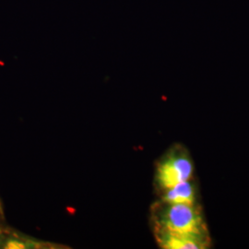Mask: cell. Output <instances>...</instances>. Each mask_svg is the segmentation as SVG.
<instances>
[{
  "label": "cell",
  "instance_id": "cell-1",
  "mask_svg": "<svg viewBox=\"0 0 249 249\" xmlns=\"http://www.w3.org/2000/svg\"><path fill=\"white\" fill-rule=\"evenodd\" d=\"M151 223L160 249H207L213 244L200 205L160 200L152 206Z\"/></svg>",
  "mask_w": 249,
  "mask_h": 249
},
{
  "label": "cell",
  "instance_id": "cell-2",
  "mask_svg": "<svg viewBox=\"0 0 249 249\" xmlns=\"http://www.w3.org/2000/svg\"><path fill=\"white\" fill-rule=\"evenodd\" d=\"M194 162L192 157L181 144L170 148L156 166L155 185L161 193L187 180L193 179Z\"/></svg>",
  "mask_w": 249,
  "mask_h": 249
},
{
  "label": "cell",
  "instance_id": "cell-3",
  "mask_svg": "<svg viewBox=\"0 0 249 249\" xmlns=\"http://www.w3.org/2000/svg\"><path fill=\"white\" fill-rule=\"evenodd\" d=\"M198 187L193 179L182 182L160 193V200L172 204L198 206Z\"/></svg>",
  "mask_w": 249,
  "mask_h": 249
},
{
  "label": "cell",
  "instance_id": "cell-4",
  "mask_svg": "<svg viewBox=\"0 0 249 249\" xmlns=\"http://www.w3.org/2000/svg\"><path fill=\"white\" fill-rule=\"evenodd\" d=\"M3 215V208H2V204H1V201H0V216Z\"/></svg>",
  "mask_w": 249,
  "mask_h": 249
}]
</instances>
